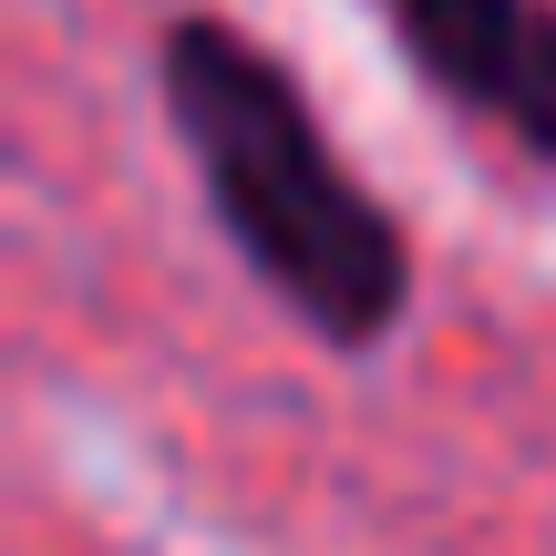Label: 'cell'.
<instances>
[{
    "label": "cell",
    "mask_w": 556,
    "mask_h": 556,
    "mask_svg": "<svg viewBox=\"0 0 556 556\" xmlns=\"http://www.w3.org/2000/svg\"><path fill=\"white\" fill-rule=\"evenodd\" d=\"M155 114L197 176L206 227L268 289L278 319H299L340 361L381 351L402 330L413 238L361 186V165L330 144L319 103L299 93V73L268 41H248L217 11L155 21Z\"/></svg>",
    "instance_id": "1"
},
{
    "label": "cell",
    "mask_w": 556,
    "mask_h": 556,
    "mask_svg": "<svg viewBox=\"0 0 556 556\" xmlns=\"http://www.w3.org/2000/svg\"><path fill=\"white\" fill-rule=\"evenodd\" d=\"M371 11L464 124L505 135L556 176V0H371Z\"/></svg>",
    "instance_id": "2"
}]
</instances>
